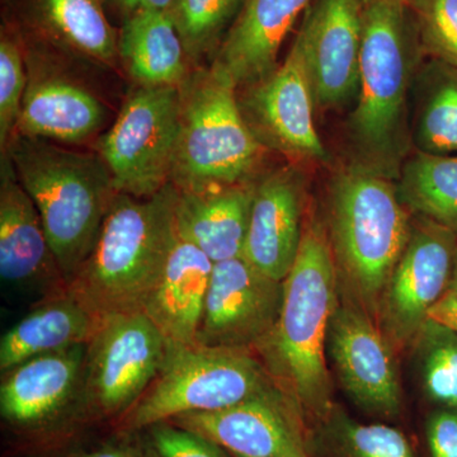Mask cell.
Instances as JSON below:
<instances>
[{
	"label": "cell",
	"instance_id": "cell-1",
	"mask_svg": "<svg viewBox=\"0 0 457 457\" xmlns=\"http://www.w3.org/2000/svg\"><path fill=\"white\" fill-rule=\"evenodd\" d=\"M338 300V270L326 228L308 222L299 254L284 279L278 324L255 352L278 386L299 404L309 426L336 407L327 338Z\"/></svg>",
	"mask_w": 457,
	"mask_h": 457
},
{
	"label": "cell",
	"instance_id": "cell-2",
	"mask_svg": "<svg viewBox=\"0 0 457 457\" xmlns=\"http://www.w3.org/2000/svg\"><path fill=\"white\" fill-rule=\"evenodd\" d=\"M413 12L402 0L362 5L359 101L350 119L356 164L398 179L409 147L408 93L422 55Z\"/></svg>",
	"mask_w": 457,
	"mask_h": 457
},
{
	"label": "cell",
	"instance_id": "cell-3",
	"mask_svg": "<svg viewBox=\"0 0 457 457\" xmlns=\"http://www.w3.org/2000/svg\"><path fill=\"white\" fill-rule=\"evenodd\" d=\"M177 197L171 182L152 197L117 194L68 293L99 319L141 312L179 237Z\"/></svg>",
	"mask_w": 457,
	"mask_h": 457
},
{
	"label": "cell",
	"instance_id": "cell-4",
	"mask_svg": "<svg viewBox=\"0 0 457 457\" xmlns=\"http://www.w3.org/2000/svg\"><path fill=\"white\" fill-rule=\"evenodd\" d=\"M7 154L40 213L66 287L88 260L117 195L97 152H77L54 141L14 134Z\"/></svg>",
	"mask_w": 457,
	"mask_h": 457
},
{
	"label": "cell",
	"instance_id": "cell-5",
	"mask_svg": "<svg viewBox=\"0 0 457 457\" xmlns=\"http://www.w3.org/2000/svg\"><path fill=\"white\" fill-rule=\"evenodd\" d=\"M393 182L354 163L337 174L330 188L328 237L339 291L374 319L413 228Z\"/></svg>",
	"mask_w": 457,
	"mask_h": 457
},
{
	"label": "cell",
	"instance_id": "cell-6",
	"mask_svg": "<svg viewBox=\"0 0 457 457\" xmlns=\"http://www.w3.org/2000/svg\"><path fill=\"white\" fill-rule=\"evenodd\" d=\"M237 87L212 66H198L179 86V131L170 182L177 189L255 180L266 147L239 106Z\"/></svg>",
	"mask_w": 457,
	"mask_h": 457
},
{
	"label": "cell",
	"instance_id": "cell-7",
	"mask_svg": "<svg viewBox=\"0 0 457 457\" xmlns=\"http://www.w3.org/2000/svg\"><path fill=\"white\" fill-rule=\"evenodd\" d=\"M278 386L257 352L170 345L154 381L117 420L120 431H144L191 413L221 411Z\"/></svg>",
	"mask_w": 457,
	"mask_h": 457
},
{
	"label": "cell",
	"instance_id": "cell-8",
	"mask_svg": "<svg viewBox=\"0 0 457 457\" xmlns=\"http://www.w3.org/2000/svg\"><path fill=\"white\" fill-rule=\"evenodd\" d=\"M179 87H140L96 144L117 194L154 196L170 183L179 131Z\"/></svg>",
	"mask_w": 457,
	"mask_h": 457
},
{
	"label": "cell",
	"instance_id": "cell-9",
	"mask_svg": "<svg viewBox=\"0 0 457 457\" xmlns=\"http://www.w3.org/2000/svg\"><path fill=\"white\" fill-rule=\"evenodd\" d=\"M168 347L143 312L102 319L86 345L78 413L119 420L154 381Z\"/></svg>",
	"mask_w": 457,
	"mask_h": 457
},
{
	"label": "cell",
	"instance_id": "cell-10",
	"mask_svg": "<svg viewBox=\"0 0 457 457\" xmlns=\"http://www.w3.org/2000/svg\"><path fill=\"white\" fill-rule=\"evenodd\" d=\"M456 266L457 237L418 218L376 309V323L394 350L411 347L433 306L446 293Z\"/></svg>",
	"mask_w": 457,
	"mask_h": 457
},
{
	"label": "cell",
	"instance_id": "cell-11",
	"mask_svg": "<svg viewBox=\"0 0 457 457\" xmlns=\"http://www.w3.org/2000/svg\"><path fill=\"white\" fill-rule=\"evenodd\" d=\"M395 352L374 317L339 291L327 354L348 398L366 413L387 420L398 417L403 407Z\"/></svg>",
	"mask_w": 457,
	"mask_h": 457
},
{
	"label": "cell",
	"instance_id": "cell-12",
	"mask_svg": "<svg viewBox=\"0 0 457 457\" xmlns=\"http://www.w3.org/2000/svg\"><path fill=\"white\" fill-rule=\"evenodd\" d=\"M21 32V31H20ZM22 35L27 87L16 134L62 144L88 141L106 123L104 102L62 71L59 51Z\"/></svg>",
	"mask_w": 457,
	"mask_h": 457
},
{
	"label": "cell",
	"instance_id": "cell-13",
	"mask_svg": "<svg viewBox=\"0 0 457 457\" xmlns=\"http://www.w3.org/2000/svg\"><path fill=\"white\" fill-rule=\"evenodd\" d=\"M168 422L204 436L233 457H312L311 426L299 404L279 386L233 407Z\"/></svg>",
	"mask_w": 457,
	"mask_h": 457
},
{
	"label": "cell",
	"instance_id": "cell-14",
	"mask_svg": "<svg viewBox=\"0 0 457 457\" xmlns=\"http://www.w3.org/2000/svg\"><path fill=\"white\" fill-rule=\"evenodd\" d=\"M284 281L270 278L243 255L213 263L197 345L257 350L278 324Z\"/></svg>",
	"mask_w": 457,
	"mask_h": 457
},
{
	"label": "cell",
	"instance_id": "cell-15",
	"mask_svg": "<svg viewBox=\"0 0 457 457\" xmlns=\"http://www.w3.org/2000/svg\"><path fill=\"white\" fill-rule=\"evenodd\" d=\"M245 90L240 110L262 145L303 161L326 158L315 126L311 80L296 42L281 65Z\"/></svg>",
	"mask_w": 457,
	"mask_h": 457
},
{
	"label": "cell",
	"instance_id": "cell-16",
	"mask_svg": "<svg viewBox=\"0 0 457 457\" xmlns=\"http://www.w3.org/2000/svg\"><path fill=\"white\" fill-rule=\"evenodd\" d=\"M362 4L360 0H312L295 42L315 107L341 106L359 90Z\"/></svg>",
	"mask_w": 457,
	"mask_h": 457
},
{
	"label": "cell",
	"instance_id": "cell-17",
	"mask_svg": "<svg viewBox=\"0 0 457 457\" xmlns=\"http://www.w3.org/2000/svg\"><path fill=\"white\" fill-rule=\"evenodd\" d=\"M0 276L45 297L66 291L40 213L21 185L7 154L0 155Z\"/></svg>",
	"mask_w": 457,
	"mask_h": 457
},
{
	"label": "cell",
	"instance_id": "cell-18",
	"mask_svg": "<svg viewBox=\"0 0 457 457\" xmlns=\"http://www.w3.org/2000/svg\"><path fill=\"white\" fill-rule=\"evenodd\" d=\"M86 345L35 357L4 372L3 420L21 431H36L79 411Z\"/></svg>",
	"mask_w": 457,
	"mask_h": 457
},
{
	"label": "cell",
	"instance_id": "cell-19",
	"mask_svg": "<svg viewBox=\"0 0 457 457\" xmlns=\"http://www.w3.org/2000/svg\"><path fill=\"white\" fill-rule=\"evenodd\" d=\"M305 188L302 174L282 168L255 182L243 257L270 278L284 281L303 237Z\"/></svg>",
	"mask_w": 457,
	"mask_h": 457
},
{
	"label": "cell",
	"instance_id": "cell-20",
	"mask_svg": "<svg viewBox=\"0 0 457 457\" xmlns=\"http://www.w3.org/2000/svg\"><path fill=\"white\" fill-rule=\"evenodd\" d=\"M23 35L96 65L119 60V32L111 25L104 0H12Z\"/></svg>",
	"mask_w": 457,
	"mask_h": 457
},
{
	"label": "cell",
	"instance_id": "cell-21",
	"mask_svg": "<svg viewBox=\"0 0 457 457\" xmlns=\"http://www.w3.org/2000/svg\"><path fill=\"white\" fill-rule=\"evenodd\" d=\"M312 0H246L212 64L239 88L260 82L279 65V49Z\"/></svg>",
	"mask_w": 457,
	"mask_h": 457
},
{
	"label": "cell",
	"instance_id": "cell-22",
	"mask_svg": "<svg viewBox=\"0 0 457 457\" xmlns=\"http://www.w3.org/2000/svg\"><path fill=\"white\" fill-rule=\"evenodd\" d=\"M255 182L179 189V236L198 246L213 263L243 255Z\"/></svg>",
	"mask_w": 457,
	"mask_h": 457
},
{
	"label": "cell",
	"instance_id": "cell-23",
	"mask_svg": "<svg viewBox=\"0 0 457 457\" xmlns=\"http://www.w3.org/2000/svg\"><path fill=\"white\" fill-rule=\"evenodd\" d=\"M213 262L198 246L177 237L161 278L141 312L170 345H197Z\"/></svg>",
	"mask_w": 457,
	"mask_h": 457
},
{
	"label": "cell",
	"instance_id": "cell-24",
	"mask_svg": "<svg viewBox=\"0 0 457 457\" xmlns=\"http://www.w3.org/2000/svg\"><path fill=\"white\" fill-rule=\"evenodd\" d=\"M101 320L68 290L40 299L2 337L0 371L4 374L35 357L88 345Z\"/></svg>",
	"mask_w": 457,
	"mask_h": 457
},
{
	"label": "cell",
	"instance_id": "cell-25",
	"mask_svg": "<svg viewBox=\"0 0 457 457\" xmlns=\"http://www.w3.org/2000/svg\"><path fill=\"white\" fill-rule=\"evenodd\" d=\"M119 57L140 87H179L192 71L167 12L141 11L125 17L119 32Z\"/></svg>",
	"mask_w": 457,
	"mask_h": 457
},
{
	"label": "cell",
	"instance_id": "cell-26",
	"mask_svg": "<svg viewBox=\"0 0 457 457\" xmlns=\"http://www.w3.org/2000/svg\"><path fill=\"white\" fill-rule=\"evenodd\" d=\"M398 182L400 201L409 212L457 237V155L418 152L403 164Z\"/></svg>",
	"mask_w": 457,
	"mask_h": 457
},
{
	"label": "cell",
	"instance_id": "cell-27",
	"mask_svg": "<svg viewBox=\"0 0 457 457\" xmlns=\"http://www.w3.org/2000/svg\"><path fill=\"white\" fill-rule=\"evenodd\" d=\"M311 431L312 450L328 457H416L404 433L385 423H361L336 407Z\"/></svg>",
	"mask_w": 457,
	"mask_h": 457
},
{
	"label": "cell",
	"instance_id": "cell-28",
	"mask_svg": "<svg viewBox=\"0 0 457 457\" xmlns=\"http://www.w3.org/2000/svg\"><path fill=\"white\" fill-rule=\"evenodd\" d=\"M246 0H174L171 20L192 69L215 56Z\"/></svg>",
	"mask_w": 457,
	"mask_h": 457
},
{
	"label": "cell",
	"instance_id": "cell-29",
	"mask_svg": "<svg viewBox=\"0 0 457 457\" xmlns=\"http://www.w3.org/2000/svg\"><path fill=\"white\" fill-rule=\"evenodd\" d=\"M441 69L422 98L411 139L418 152L457 155V69Z\"/></svg>",
	"mask_w": 457,
	"mask_h": 457
},
{
	"label": "cell",
	"instance_id": "cell-30",
	"mask_svg": "<svg viewBox=\"0 0 457 457\" xmlns=\"http://www.w3.org/2000/svg\"><path fill=\"white\" fill-rule=\"evenodd\" d=\"M427 398L457 411V333L428 319L411 343Z\"/></svg>",
	"mask_w": 457,
	"mask_h": 457
},
{
	"label": "cell",
	"instance_id": "cell-31",
	"mask_svg": "<svg viewBox=\"0 0 457 457\" xmlns=\"http://www.w3.org/2000/svg\"><path fill=\"white\" fill-rule=\"evenodd\" d=\"M27 87L22 35L14 23L0 32V154L16 134Z\"/></svg>",
	"mask_w": 457,
	"mask_h": 457
},
{
	"label": "cell",
	"instance_id": "cell-32",
	"mask_svg": "<svg viewBox=\"0 0 457 457\" xmlns=\"http://www.w3.org/2000/svg\"><path fill=\"white\" fill-rule=\"evenodd\" d=\"M420 46L437 62L457 69V0H407Z\"/></svg>",
	"mask_w": 457,
	"mask_h": 457
},
{
	"label": "cell",
	"instance_id": "cell-33",
	"mask_svg": "<svg viewBox=\"0 0 457 457\" xmlns=\"http://www.w3.org/2000/svg\"><path fill=\"white\" fill-rule=\"evenodd\" d=\"M144 432V441L156 457H233L204 436L168 420L147 427Z\"/></svg>",
	"mask_w": 457,
	"mask_h": 457
},
{
	"label": "cell",
	"instance_id": "cell-34",
	"mask_svg": "<svg viewBox=\"0 0 457 457\" xmlns=\"http://www.w3.org/2000/svg\"><path fill=\"white\" fill-rule=\"evenodd\" d=\"M426 435L432 457H457V411H433L427 420Z\"/></svg>",
	"mask_w": 457,
	"mask_h": 457
},
{
	"label": "cell",
	"instance_id": "cell-35",
	"mask_svg": "<svg viewBox=\"0 0 457 457\" xmlns=\"http://www.w3.org/2000/svg\"><path fill=\"white\" fill-rule=\"evenodd\" d=\"M69 457H156L146 442L132 445L128 442L104 444L89 450L78 451Z\"/></svg>",
	"mask_w": 457,
	"mask_h": 457
},
{
	"label": "cell",
	"instance_id": "cell-36",
	"mask_svg": "<svg viewBox=\"0 0 457 457\" xmlns=\"http://www.w3.org/2000/svg\"><path fill=\"white\" fill-rule=\"evenodd\" d=\"M428 319L438 321L457 333V266L446 293L433 306Z\"/></svg>",
	"mask_w": 457,
	"mask_h": 457
},
{
	"label": "cell",
	"instance_id": "cell-37",
	"mask_svg": "<svg viewBox=\"0 0 457 457\" xmlns=\"http://www.w3.org/2000/svg\"><path fill=\"white\" fill-rule=\"evenodd\" d=\"M123 16L128 17L132 13L141 11H158L170 13L174 0H106Z\"/></svg>",
	"mask_w": 457,
	"mask_h": 457
},
{
	"label": "cell",
	"instance_id": "cell-38",
	"mask_svg": "<svg viewBox=\"0 0 457 457\" xmlns=\"http://www.w3.org/2000/svg\"><path fill=\"white\" fill-rule=\"evenodd\" d=\"M361 4H366V3L372 2V0H360ZM402 2H407V0H402Z\"/></svg>",
	"mask_w": 457,
	"mask_h": 457
}]
</instances>
